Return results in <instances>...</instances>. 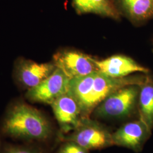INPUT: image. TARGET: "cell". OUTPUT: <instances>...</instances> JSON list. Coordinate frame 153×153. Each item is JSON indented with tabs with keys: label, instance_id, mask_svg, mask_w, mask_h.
Segmentation results:
<instances>
[{
	"label": "cell",
	"instance_id": "6da1fadb",
	"mask_svg": "<svg viewBox=\"0 0 153 153\" xmlns=\"http://www.w3.org/2000/svg\"><path fill=\"white\" fill-rule=\"evenodd\" d=\"M145 76L112 78L98 71L71 79L68 93L76 100L83 117H89L95 109L109 95L131 85H141Z\"/></svg>",
	"mask_w": 153,
	"mask_h": 153
},
{
	"label": "cell",
	"instance_id": "7a4b0ae2",
	"mask_svg": "<svg viewBox=\"0 0 153 153\" xmlns=\"http://www.w3.org/2000/svg\"><path fill=\"white\" fill-rule=\"evenodd\" d=\"M2 129L10 137L30 140H45L52 133L49 121L44 115L38 109L22 103L15 104L9 111Z\"/></svg>",
	"mask_w": 153,
	"mask_h": 153
},
{
	"label": "cell",
	"instance_id": "3957f363",
	"mask_svg": "<svg viewBox=\"0 0 153 153\" xmlns=\"http://www.w3.org/2000/svg\"><path fill=\"white\" fill-rule=\"evenodd\" d=\"M140 86L131 85L109 95L93 112L103 119H121L131 115L138 103Z\"/></svg>",
	"mask_w": 153,
	"mask_h": 153
},
{
	"label": "cell",
	"instance_id": "277c9868",
	"mask_svg": "<svg viewBox=\"0 0 153 153\" xmlns=\"http://www.w3.org/2000/svg\"><path fill=\"white\" fill-rule=\"evenodd\" d=\"M112 133L95 121L83 117L79 125L67 138L88 150H97L114 145Z\"/></svg>",
	"mask_w": 153,
	"mask_h": 153
},
{
	"label": "cell",
	"instance_id": "5b68a950",
	"mask_svg": "<svg viewBox=\"0 0 153 153\" xmlns=\"http://www.w3.org/2000/svg\"><path fill=\"white\" fill-rule=\"evenodd\" d=\"M70 80L60 69L56 68L44 81L29 88L26 97L33 102L51 104L56 99L68 93Z\"/></svg>",
	"mask_w": 153,
	"mask_h": 153
},
{
	"label": "cell",
	"instance_id": "8992f818",
	"mask_svg": "<svg viewBox=\"0 0 153 153\" xmlns=\"http://www.w3.org/2000/svg\"><path fill=\"white\" fill-rule=\"evenodd\" d=\"M53 62L71 79L98 71L92 57L74 50L58 51L53 56Z\"/></svg>",
	"mask_w": 153,
	"mask_h": 153
},
{
	"label": "cell",
	"instance_id": "52a82bcc",
	"mask_svg": "<svg viewBox=\"0 0 153 153\" xmlns=\"http://www.w3.org/2000/svg\"><path fill=\"white\" fill-rule=\"evenodd\" d=\"M151 131L140 119L126 123L112 133L114 145L138 152L150 137Z\"/></svg>",
	"mask_w": 153,
	"mask_h": 153
},
{
	"label": "cell",
	"instance_id": "ba28073f",
	"mask_svg": "<svg viewBox=\"0 0 153 153\" xmlns=\"http://www.w3.org/2000/svg\"><path fill=\"white\" fill-rule=\"evenodd\" d=\"M56 69L53 62L40 64L21 58L16 62L15 75L18 81L29 89L44 81Z\"/></svg>",
	"mask_w": 153,
	"mask_h": 153
},
{
	"label": "cell",
	"instance_id": "9c48e42d",
	"mask_svg": "<svg viewBox=\"0 0 153 153\" xmlns=\"http://www.w3.org/2000/svg\"><path fill=\"white\" fill-rule=\"evenodd\" d=\"M92 60L98 71L112 78H123L135 72L149 73L148 68L124 55H114L100 60L92 57Z\"/></svg>",
	"mask_w": 153,
	"mask_h": 153
},
{
	"label": "cell",
	"instance_id": "30bf717a",
	"mask_svg": "<svg viewBox=\"0 0 153 153\" xmlns=\"http://www.w3.org/2000/svg\"><path fill=\"white\" fill-rule=\"evenodd\" d=\"M61 129L65 133L74 131L82 120V114L76 100L69 93L56 99L51 104Z\"/></svg>",
	"mask_w": 153,
	"mask_h": 153
},
{
	"label": "cell",
	"instance_id": "8fae6325",
	"mask_svg": "<svg viewBox=\"0 0 153 153\" xmlns=\"http://www.w3.org/2000/svg\"><path fill=\"white\" fill-rule=\"evenodd\" d=\"M113 1L121 15L134 25H142L153 19V0Z\"/></svg>",
	"mask_w": 153,
	"mask_h": 153
},
{
	"label": "cell",
	"instance_id": "7c38bea8",
	"mask_svg": "<svg viewBox=\"0 0 153 153\" xmlns=\"http://www.w3.org/2000/svg\"><path fill=\"white\" fill-rule=\"evenodd\" d=\"M72 5L79 15L92 13L116 21L121 16L113 0H72Z\"/></svg>",
	"mask_w": 153,
	"mask_h": 153
},
{
	"label": "cell",
	"instance_id": "4fadbf2b",
	"mask_svg": "<svg viewBox=\"0 0 153 153\" xmlns=\"http://www.w3.org/2000/svg\"><path fill=\"white\" fill-rule=\"evenodd\" d=\"M139 119L152 131L153 128V76L146 74L140 85L138 99Z\"/></svg>",
	"mask_w": 153,
	"mask_h": 153
},
{
	"label": "cell",
	"instance_id": "5bb4252c",
	"mask_svg": "<svg viewBox=\"0 0 153 153\" xmlns=\"http://www.w3.org/2000/svg\"><path fill=\"white\" fill-rule=\"evenodd\" d=\"M88 151L76 142L68 141L61 147L59 153H88Z\"/></svg>",
	"mask_w": 153,
	"mask_h": 153
},
{
	"label": "cell",
	"instance_id": "9a60e30c",
	"mask_svg": "<svg viewBox=\"0 0 153 153\" xmlns=\"http://www.w3.org/2000/svg\"><path fill=\"white\" fill-rule=\"evenodd\" d=\"M4 153H39L31 148L22 146H9L6 148Z\"/></svg>",
	"mask_w": 153,
	"mask_h": 153
}]
</instances>
